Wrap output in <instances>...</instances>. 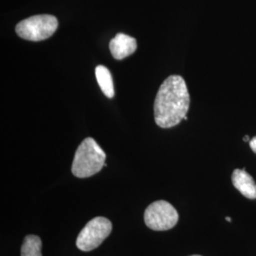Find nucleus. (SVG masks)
Returning a JSON list of instances; mask_svg holds the SVG:
<instances>
[{"mask_svg":"<svg viewBox=\"0 0 256 256\" xmlns=\"http://www.w3.org/2000/svg\"><path fill=\"white\" fill-rule=\"evenodd\" d=\"M112 232V223L106 218L90 220L79 234L76 245L82 252H92L100 247Z\"/></svg>","mask_w":256,"mask_h":256,"instance_id":"4","label":"nucleus"},{"mask_svg":"<svg viewBox=\"0 0 256 256\" xmlns=\"http://www.w3.org/2000/svg\"><path fill=\"white\" fill-rule=\"evenodd\" d=\"M95 72H96L97 82L101 88L102 92H104V94L108 98L110 99L114 98L115 90H114L113 79H112V75L110 70L104 66H98L96 68Z\"/></svg>","mask_w":256,"mask_h":256,"instance_id":"8","label":"nucleus"},{"mask_svg":"<svg viewBox=\"0 0 256 256\" xmlns=\"http://www.w3.org/2000/svg\"><path fill=\"white\" fill-rule=\"evenodd\" d=\"M180 216L169 202L160 200L152 203L144 214V221L149 229L164 232L173 229L178 224Z\"/></svg>","mask_w":256,"mask_h":256,"instance_id":"5","label":"nucleus"},{"mask_svg":"<svg viewBox=\"0 0 256 256\" xmlns=\"http://www.w3.org/2000/svg\"><path fill=\"white\" fill-rule=\"evenodd\" d=\"M234 186L248 200H256V183L252 176L245 169H236L232 173Z\"/></svg>","mask_w":256,"mask_h":256,"instance_id":"7","label":"nucleus"},{"mask_svg":"<svg viewBox=\"0 0 256 256\" xmlns=\"http://www.w3.org/2000/svg\"><path fill=\"white\" fill-rule=\"evenodd\" d=\"M58 28V20L54 16H36L21 21L16 28L18 36L28 41L40 42L52 36Z\"/></svg>","mask_w":256,"mask_h":256,"instance_id":"3","label":"nucleus"},{"mask_svg":"<svg viewBox=\"0 0 256 256\" xmlns=\"http://www.w3.org/2000/svg\"><path fill=\"white\" fill-rule=\"evenodd\" d=\"M190 94L185 80L172 75L160 86L154 104L155 122L162 128H172L187 120L190 108Z\"/></svg>","mask_w":256,"mask_h":256,"instance_id":"1","label":"nucleus"},{"mask_svg":"<svg viewBox=\"0 0 256 256\" xmlns=\"http://www.w3.org/2000/svg\"><path fill=\"white\" fill-rule=\"evenodd\" d=\"M137 48V40L124 34H118L110 41V52L116 60H124L134 54Z\"/></svg>","mask_w":256,"mask_h":256,"instance_id":"6","label":"nucleus"},{"mask_svg":"<svg viewBox=\"0 0 256 256\" xmlns=\"http://www.w3.org/2000/svg\"><path fill=\"white\" fill-rule=\"evenodd\" d=\"M226 220H227L228 222H232V220H230V218H229V216H228V218H226Z\"/></svg>","mask_w":256,"mask_h":256,"instance_id":"12","label":"nucleus"},{"mask_svg":"<svg viewBox=\"0 0 256 256\" xmlns=\"http://www.w3.org/2000/svg\"></svg>","mask_w":256,"mask_h":256,"instance_id":"13","label":"nucleus"},{"mask_svg":"<svg viewBox=\"0 0 256 256\" xmlns=\"http://www.w3.org/2000/svg\"><path fill=\"white\" fill-rule=\"evenodd\" d=\"M252 140H250V138L248 137V136H246V137L244 138V142H250Z\"/></svg>","mask_w":256,"mask_h":256,"instance_id":"11","label":"nucleus"},{"mask_svg":"<svg viewBox=\"0 0 256 256\" xmlns=\"http://www.w3.org/2000/svg\"><path fill=\"white\" fill-rule=\"evenodd\" d=\"M21 256H42V240L36 236H28L24 239Z\"/></svg>","mask_w":256,"mask_h":256,"instance_id":"9","label":"nucleus"},{"mask_svg":"<svg viewBox=\"0 0 256 256\" xmlns=\"http://www.w3.org/2000/svg\"><path fill=\"white\" fill-rule=\"evenodd\" d=\"M106 155L100 146L92 138H86L78 147L72 171L79 178H90L98 174L104 166H106Z\"/></svg>","mask_w":256,"mask_h":256,"instance_id":"2","label":"nucleus"},{"mask_svg":"<svg viewBox=\"0 0 256 256\" xmlns=\"http://www.w3.org/2000/svg\"><path fill=\"white\" fill-rule=\"evenodd\" d=\"M250 146L252 150L256 154V137L254 138L250 142Z\"/></svg>","mask_w":256,"mask_h":256,"instance_id":"10","label":"nucleus"}]
</instances>
